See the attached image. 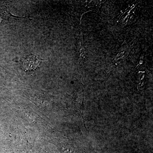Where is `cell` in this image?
I'll use <instances>...</instances> for the list:
<instances>
[{
	"mask_svg": "<svg viewBox=\"0 0 153 153\" xmlns=\"http://www.w3.org/2000/svg\"><path fill=\"white\" fill-rule=\"evenodd\" d=\"M43 60H44L43 59L37 55H30L24 60L22 67L26 71L35 70L38 68L39 64Z\"/></svg>",
	"mask_w": 153,
	"mask_h": 153,
	"instance_id": "1",
	"label": "cell"
},
{
	"mask_svg": "<svg viewBox=\"0 0 153 153\" xmlns=\"http://www.w3.org/2000/svg\"><path fill=\"white\" fill-rule=\"evenodd\" d=\"M3 69H4V68H3L2 67V66H1V65H0V71H1Z\"/></svg>",
	"mask_w": 153,
	"mask_h": 153,
	"instance_id": "2",
	"label": "cell"
}]
</instances>
